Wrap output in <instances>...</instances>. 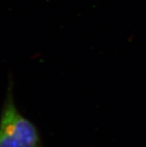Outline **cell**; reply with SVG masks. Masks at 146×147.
I'll return each mask as SVG.
<instances>
[{
    "label": "cell",
    "mask_w": 146,
    "mask_h": 147,
    "mask_svg": "<svg viewBox=\"0 0 146 147\" xmlns=\"http://www.w3.org/2000/svg\"><path fill=\"white\" fill-rule=\"evenodd\" d=\"M40 145L37 127L17 109L11 81L0 115V147H40Z\"/></svg>",
    "instance_id": "1"
}]
</instances>
